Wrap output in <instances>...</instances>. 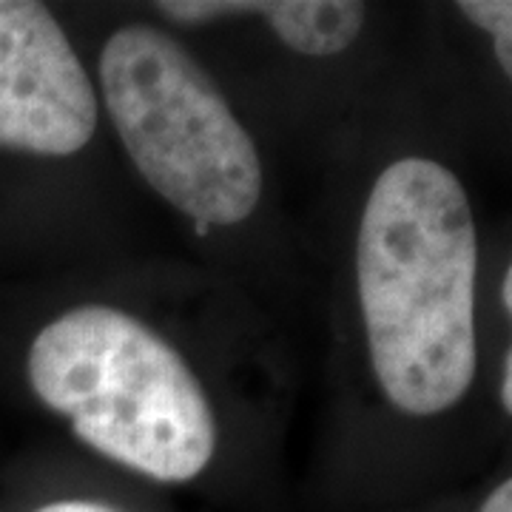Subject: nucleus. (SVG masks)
<instances>
[{"instance_id":"nucleus-1","label":"nucleus","mask_w":512,"mask_h":512,"mask_svg":"<svg viewBox=\"0 0 512 512\" xmlns=\"http://www.w3.org/2000/svg\"><path fill=\"white\" fill-rule=\"evenodd\" d=\"M478 234L464 185L441 163L404 157L370 188L356 242L373 373L410 416L450 410L470 390Z\"/></svg>"},{"instance_id":"nucleus-2","label":"nucleus","mask_w":512,"mask_h":512,"mask_svg":"<svg viewBox=\"0 0 512 512\" xmlns=\"http://www.w3.org/2000/svg\"><path fill=\"white\" fill-rule=\"evenodd\" d=\"M26 367L37 399L100 456L165 484L211 464L217 419L208 393L137 316L109 305L66 311L37 333Z\"/></svg>"},{"instance_id":"nucleus-3","label":"nucleus","mask_w":512,"mask_h":512,"mask_svg":"<svg viewBox=\"0 0 512 512\" xmlns=\"http://www.w3.org/2000/svg\"><path fill=\"white\" fill-rule=\"evenodd\" d=\"M100 89L140 177L200 225L245 222L262 197V163L211 74L177 37L123 26L100 55Z\"/></svg>"},{"instance_id":"nucleus-4","label":"nucleus","mask_w":512,"mask_h":512,"mask_svg":"<svg viewBox=\"0 0 512 512\" xmlns=\"http://www.w3.org/2000/svg\"><path fill=\"white\" fill-rule=\"evenodd\" d=\"M97 97L55 15L0 0V148L69 157L92 140Z\"/></svg>"},{"instance_id":"nucleus-5","label":"nucleus","mask_w":512,"mask_h":512,"mask_svg":"<svg viewBox=\"0 0 512 512\" xmlns=\"http://www.w3.org/2000/svg\"><path fill=\"white\" fill-rule=\"evenodd\" d=\"M157 12L177 23L262 18L293 52L330 57L356 43L367 9L353 0H163Z\"/></svg>"},{"instance_id":"nucleus-6","label":"nucleus","mask_w":512,"mask_h":512,"mask_svg":"<svg viewBox=\"0 0 512 512\" xmlns=\"http://www.w3.org/2000/svg\"><path fill=\"white\" fill-rule=\"evenodd\" d=\"M473 26L493 35L495 60L501 72L512 74V3L510 0H461L456 6Z\"/></svg>"},{"instance_id":"nucleus-7","label":"nucleus","mask_w":512,"mask_h":512,"mask_svg":"<svg viewBox=\"0 0 512 512\" xmlns=\"http://www.w3.org/2000/svg\"><path fill=\"white\" fill-rule=\"evenodd\" d=\"M35 512H123L111 504L103 501H86V498H72V501H55V504H46Z\"/></svg>"},{"instance_id":"nucleus-8","label":"nucleus","mask_w":512,"mask_h":512,"mask_svg":"<svg viewBox=\"0 0 512 512\" xmlns=\"http://www.w3.org/2000/svg\"><path fill=\"white\" fill-rule=\"evenodd\" d=\"M478 512H512V484L510 481H501L493 493L484 498L481 510Z\"/></svg>"},{"instance_id":"nucleus-9","label":"nucleus","mask_w":512,"mask_h":512,"mask_svg":"<svg viewBox=\"0 0 512 512\" xmlns=\"http://www.w3.org/2000/svg\"><path fill=\"white\" fill-rule=\"evenodd\" d=\"M501 407L512 413V350L504 353V370H501Z\"/></svg>"},{"instance_id":"nucleus-10","label":"nucleus","mask_w":512,"mask_h":512,"mask_svg":"<svg viewBox=\"0 0 512 512\" xmlns=\"http://www.w3.org/2000/svg\"><path fill=\"white\" fill-rule=\"evenodd\" d=\"M501 305H504V311L512 313V268H507L504 279H501Z\"/></svg>"}]
</instances>
